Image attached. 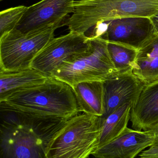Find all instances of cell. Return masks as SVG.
<instances>
[{
    "instance_id": "cell-1",
    "label": "cell",
    "mask_w": 158,
    "mask_h": 158,
    "mask_svg": "<svg viewBox=\"0 0 158 158\" xmlns=\"http://www.w3.org/2000/svg\"><path fill=\"white\" fill-rule=\"evenodd\" d=\"M1 112L0 158H47L49 142L68 120Z\"/></svg>"
},
{
    "instance_id": "cell-2",
    "label": "cell",
    "mask_w": 158,
    "mask_h": 158,
    "mask_svg": "<svg viewBox=\"0 0 158 158\" xmlns=\"http://www.w3.org/2000/svg\"><path fill=\"white\" fill-rule=\"evenodd\" d=\"M0 105L1 110L43 118L68 120L80 112L71 86L53 77L14 93Z\"/></svg>"
},
{
    "instance_id": "cell-3",
    "label": "cell",
    "mask_w": 158,
    "mask_h": 158,
    "mask_svg": "<svg viewBox=\"0 0 158 158\" xmlns=\"http://www.w3.org/2000/svg\"><path fill=\"white\" fill-rule=\"evenodd\" d=\"M158 13V0H79L66 26L86 34L99 23L127 17L150 18Z\"/></svg>"
},
{
    "instance_id": "cell-4",
    "label": "cell",
    "mask_w": 158,
    "mask_h": 158,
    "mask_svg": "<svg viewBox=\"0 0 158 158\" xmlns=\"http://www.w3.org/2000/svg\"><path fill=\"white\" fill-rule=\"evenodd\" d=\"M100 117L83 113L68 120L49 142L47 158H87L97 149Z\"/></svg>"
},
{
    "instance_id": "cell-5",
    "label": "cell",
    "mask_w": 158,
    "mask_h": 158,
    "mask_svg": "<svg viewBox=\"0 0 158 158\" xmlns=\"http://www.w3.org/2000/svg\"><path fill=\"white\" fill-rule=\"evenodd\" d=\"M108 42L101 38H90L85 52L71 57L58 67L50 77L72 87L82 82L105 81L118 74L109 56Z\"/></svg>"
},
{
    "instance_id": "cell-6",
    "label": "cell",
    "mask_w": 158,
    "mask_h": 158,
    "mask_svg": "<svg viewBox=\"0 0 158 158\" xmlns=\"http://www.w3.org/2000/svg\"><path fill=\"white\" fill-rule=\"evenodd\" d=\"M66 25L58 23L28 33L15 29L0 37V71L30 68L36 56L54 38L55 31Z\"/></svg>"
},
{
    "instance_id": "cell-7",
    "label": "cell",
    "mask_w": 158,
    "mask_h": 158,
    "mask_svg": "<svg viewBox=\"0 0 158 158\" xmlns=\"http://www.w3.org/2000/svg\"><path fill=\"white\" fill-rule=\"evenodd\" d=\"M89 46L90 38L85 34L70 31L52 39L33 59L31 68L50 77L63 62L85 52Z\"/></svg>"
},
{
    "instance_id": "cell-8",
    "label": "cell",
    "mask_w": 158,
    "mask_h": 158,
    "mask_svg": "<svg viewBox=\"0 0 158 158\" xmlns=\"http://www.w3.org/2000/svg\"><path fill=\"white\" fill-rule=\"evenodd\" d=\"M75 0H41L27 7L16 29L28 33L66 23Z\"/></svg>"
},
{
    "instance_id": "cell-9",
    "label": "cell",
    "mask_w": 158,
    "mask_h": 158,
    "mask_svg": "<svg viewBox=\"0 0 158 158\" xmlns=\"http://www.w3.org/2000/svg\"><path fill=\"white\" fill-rule=\"evenodd\" d=\"M107 28L99 38L138 49L156 35L150 18L127 17L107 22Z\"/></svg>"
},
{
    "instance_id": "cell-10",
    "label": "cell",
    "mask_w": 158,
    "mask_h": 158,
    "mask_svg": "<svg viewBox=\"0 0 158 158\" xmlns=\"http://www.w3.org/2000/svg\"><path fill=\"white\" fill-rule=\"evenodd\" d=\"M104 119L126 103L132 106L140 96L145 84L133 71L117 74L103 81Z\"/></svg>"
},
{
    "instance_id": "cell-11",
    "label": "cell",
    "mask_w": 158,
    "mask_h": 158,
    "mask_svg": "<svg viewBox=\"0 0 158 158\" xmlns=\"http://www.w3.org/2000/svg\"><path fill=\"white\" fill-rule=\"evenodd\" d=\"M152 131H139L127 127L118 136L95 151V158H135L144 149L153 145Z\"/></svg>"
},
{
    "instance_id": "cell-12",
    "label": "cell",
    "mask_w": 158,
    "mask_h": 158,
    "mask_svg": "<svg viewBox=\"0 0 158 158\" xmlns=\"http://www.w3.org/2000/svg\"><path fill=\"white\" fill-rule=\"evenodd\" d=\"M130 121L134 130L148 131L158 126V80L145 85L132 106Z\"/></svg>"
},
{
    "instance_id": "cell-13",
    "label": "cell",
    "mask_w": 158,
    "mask_h": 158,
    "mask_svg": "<svg viewBox=\"0 0 158 158\" xmlns=\"http://www.w3.org/2000/svg\"><path fill=\"white\" fill-rule=\"evenodd\" d=\"M48 78L32 68L19 71H0V102L18 91L44 83Z\"/></svg>"
},
{
    "instance_id": "cell-14",
    "label": "cell",
    "mask_w": 158,
    "mask_h": 158,
    "mask_svg": "<svg viewBox=\"0 0 158 158\" xmlns=\"http://www.w3.org/2000/svg\"><path fill=\"white\" fill-rule=\"evenodd\" d=\"M132 71L145 85L158 80V35L138 49Z\"/></svg>"
},
{
    "instance_id": "cell-15",
    "label": "cell",
    "mask_w": 158,
    "mask_h": 158,
    "mask_svg": "<svg viewBox=\"0 0 158 158\" xmlns=\"http://www.w3.org/2000/svg\"><path fill=\"white\" fill-rule=\"evenodd\" d=\"M80 111L97 117L103 116L104 107L103 81L82 82L73 85Z\"/></svg>"
},
{
    "instance_id": "cell-16",
    "label": "cell",
    "mask_w": 158,
    "mask_h": 158,
    "mask_svg": "<svg viewBox=\"0 0 158 158\" xmlns=\"http://www.w3.org/2000/svg\"><path fill=\"white\" fill-rule=\"evenodd\" d=\"M131 107L130 104L126 103L105 118L100 117V133L97 149L118 136L128 127Z\"/></svg>"
},
{
    "instance_id": "cell-17",
    "label": "cell",
    "mask_w": 158,
    "mask_h": 158,
    "mask_svg": "<svg viewBox=\"0 0 158 158\" xmlns=\"http://www.w3.org/2000/svg\"><path fill=\"white\" fill-rule=\"evenodd\" d=\"M108 50L118 74L133 71L138 49L121 44L108 42Z\"/></svg>"
},
{
    "instance_id": "cell-18",
    "label": "cell",
    "mask_w": 158,
    "mask_h": 158,
    "mask_svg": "<svg viewBox=\"0 0 158 158\" xmlns=\"http://www.w3.org/2000/svg\"><path fill=\"white\" fill-rule=\"evenodd\" d=\"M28 6L21 5L10 7L0 13V37L15 29Z\"/></svg>"
},
{
    "instance_id": "cell-19",
    "label": "cell",
    "mask_w": 158,
    "mask_h": 158,
    "mask_svg": "<svg viewBox=\"0 0 158 158\" xmlns=\"http://www.w3.org/2000/svg\"><path fill=\"white\" fill-rule=\"evenodd\" d=\"M140 158H158V145H153L139 155Z\"/></svg>"
},
{
    "instance_id": "cell-20",
    "label": "cell",
    "mask_w": 158,
    "mask_h": 158,
    "mask_svg": "<svg viewBox=\"0 0 158 158\" xmlns=\"http://www.w3.org/2000/svg\"><path fill=\"white\" fill-rule=\"evenodd\" d=\"M155 29V33L158 35V13L150 18Z\"/></svg>"
},
{
    "instance_id": "cell-21",
    "label": "cell",
    "mask_w": 158,
    "mask_h": 158,
    "mask_svg": "<svg viewBox=\"0 0 158 158\" xmlns=\"http://www.w3.org/2000/svg\"><path fill=\"white\" fill-rule=\"evenodd\" d=\"M155 135V140L153 145H158V126L154 130H151Z\"/></svg>"
},
{
    "instance_id": "cell-22",
    "label": "cell",
    "mask_w": 158,
    "mask_h": 158,
    "mask_svg": "<svg viewBox=\"0 0 158 158\" xmlns=\"http://www.w3.org/2000/svg\"></svg>"
},
{
    "instance_id": "cell-23",
    "label": "cell",
    "mask_w": 158,
    "mask_h": 158,
    "mask_svg": "<svg viewBox=\"0 0 158 158\" xmlns=\"http://www.w3.org/2000/svg\"><path fill=\"white\" fill-rule=\"evenodd\" d=\"M0 1H2V0H0Z\"/></svg>"
}]
</instances>
